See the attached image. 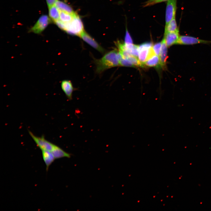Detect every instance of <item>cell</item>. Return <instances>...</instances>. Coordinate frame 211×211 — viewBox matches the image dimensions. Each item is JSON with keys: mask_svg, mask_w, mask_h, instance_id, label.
<instances>
[{"mask_svg": "<svg viewBox=\"0 0 211 211\" xmlns=\"http://www.w3.org/2000/svg\"><path fill=\"white\" fill-rule=\"evenodd\" d=\"M42 152L43 159L46 165L47 171L50 166L55 159L51 151L42 150Z\"/></svg>", "mask_w": 211, "mask_h": 211, "instance_id": "5bb4252c", "label": "cell"}, {"mask_svg": "<svg viewBox=\"0 0 211 211\" xmlns=\"http://www.w3.org/2000/svg\"><path fill=\"white\" fill-rule=\"evenodd\" d=\"M48 9L49 16L52 20L55 23L59 20L60 11L55 5L48 8Z\"/></svg>", "mask_w": 211, "mask_h": 211, "instance_id": "2e32d148", "label": "cell"}, {"mask_svg": "<svg viewBox=\"0 0 211 211\" xmlns=\"http://www.w3.org/2000/svg\"><path fill=\"white\" fill-rule=\"evenodd\" d=\"M80 37L91 47L101 53H104L105 52V50L84 30L81 34Z\"/></svg>", "mask_w": 211, "mask_h": 211, "instance_id": "52a82bcc", "label": "cell"}, {"mask_svg": "<svg viewBox=\"0 0 211 211\" xmlns=\"http://www.w3.org/2000/svg\"><path fill=\"white\" fill-rule=\"evenodd\" d=\"M161 46L159 56L161 67H164L166 65L167 58V47L164 38L161 42Z\"/></svg>", "mask_w": 211, "mask_h": 211, "instance_id": "8fae6325", "label": "cell"}, {"mask_svg": "<svg viewBox=\"0 0 211 211\" xmlns=\"http://www.w3.org/2000/svg\"><path fill=\"white\" fill-rule=\"evenodd\" d=\"M60 11L59 20L62 22L66 23L70 22L73 19L74 15Z\"/></svg>", "mask_w": 211, "mask_h": 211, "instance_id": "ac0fdd59", "label": "cell"}, {"mask_svg": "<svg viewBox=\"0 0 211 211\" xmlns=\"http://www.w3.org/2000/svg\"><path fill=\"white\" fill-rule=\"evenodd\" d=\"M51 19L47 15L41 16L37 21L29 30V32L37 34H41L51 23Z\"/></svg>", "mask_w": 211, "mask_h": 211, "instance_id": "3957f363", "label": "cell"}, {"mask_svg": "<svg viewBox=\"0 0 211 211\" xmlns=\"http://www.w3.org/2000/svg\"><path fill=\"white\" fill-rule=\"evenodd\" d=\"M51 152L55 159L64 157L69 158L71 156V154L66 152L61 148L55 144Z\"/></svg>", "mask_w": 211, "mask_h": 211, "instance_id": "7c38bea8", "label": "cell"}, {"mask_svg": "<svg viewBox=\"0 0 211 211\" xmlns=\"http://www.w3.org/2000/svg\"><path fill=\"white\" fill-rule=\"evenodd\" d=\"M179 36V29L173 32L164 33V38L168 47L176 44Z\"/></svg>", "mask_w": 211, "mask_h": 211, "instance_id": "30bf717a", "label": "cell"}, {"mask_svg": "<svg viewBox=\"0 0 211 211\" xmlns=\"http://www.w3.org/2000/svg\"><path fill=\"white\" fill-rule=\"evenodd\" d=\"M124 43L126 45L133 44L132 38L127 28H126V33Z\"/></svg>", "mask_w": 211, "mask_h": 211, "instance_id": "44dd1931", "label": "cell"}, {"mask_svg": "<svg viewBox=\"0 0 211 211\" xmlns=\"http://www.w3.org/2000/svg\"><path fill=\"white\" fill-rule=\"evenodd\" d=\"M161 46V42L157 43L153 45L152 47L155 54L159 57Z\"/></svg>", "mask_w": 211, "mask_h": 211, "instance_id": "ffe728a7", "label": "cell"}, {"mask_svg": "<svg viewBox=\"0 0 211 211\" xmlns=\"http://www.w3.org/2000/svg\"><path fill=\"white\" fill-rule=\"evenodd\" d=\"M211 41L201 40L189 36H180L176 44L192 45L198 44H210Z\"/></svg>", "mask_w": 211, "mask_h": 211, "instance_id": "5b68a950", "label": "cell"}, {"mask_svg": "<svg viewBox=\"0 0 211 211\" xmlns=\"http://www.w3.org/2000/svg\"><path fill=\"white\" fill-rule=\"evenodd\" d=\"M176 3L177 0H169L167 1L166 11L165 25L175 17Z\"/></svg>", "mask_w": 211, "mask_h": 211, "instance_id": "8992f818", "label": "cell"}, {"mask_svg": "<svg viewBox=\"0 0 211 211\" xmlns=\"http://www.w3.org/2000/svg\"><path fill=\"white\" fill-rule=\"evenodd\" d=\"M95 62L96 72L101 74L108 69L120 66L119 52L116 50H111L100 59H96Z\"/></svg>", "mask_w": 211, "mask_h": 211, "instance_id": "6da1fadb", "label": "cell"}, {"mask_svg": "<svg viewBox=\"0 0 211 211\" xmlns=\"http://www.w3.org/2000/svg\"><path fill=\"white\" fill-rule=\"evenodd\" d=\"M61 88L69 100L72 99V94L75 90L71 82L69 80H64L61 83Z\"/></svg>", "mask_w": 211, "mask_h": 211, "instance_id": "9c48e42d", "label": "cell"}, {"mask_svg": "<svg viewBox=\"0 0 211 211\" xmlns=\"http://www.w3.org/2000/svg\"><path fill=\"white\" fill-rule=\"evenodd\" d=\"M62 29L69 34L79 37L84 31L82 21L76 13L74 15L71 21L67 23H63V27Z\"/></svg>", "mask_w": 211, "mask_h": 211, "instance_id": "7a4b0ae2", "label": "cell"}, {"mask_svg": "<svg viewBox=\"0 0 211 211\" xmlns=\"http://www.w3.org/2000/svg\"><path fill=\"white\" fill-rule=\"evenodd\" d=\"M119 61L120 66L129 67H135L129 60L127 59L122 58L120 55Z\"/></svg>", "mask_w": 211, "mask_h": 211, "instance_id": "d6986e66", "label": "cell"}, {"mask_svg": "<svg viewBox=\"0 0 211 211\" xmlns=\"http://www.w3.org/2000/svg\"><path fill=\"white\" fill-rule=\"evenodd\" d=\"M145 66L148 67H159L161 66L159 57L156 55L147 59L144 63Z\"/></svg>", "mask_w": 211, "mask_h": 211, "instance_id": "9a60e30c", "label": "cell"}, {"mask_svg": "<svg viewBox=\"0 0 211 211\" xmlns=\"http://www.w3.org/2000/svg\"><path fill=\"white\" fill-rule=\"evenodd\" d=\"M153 46L150 42L144 43L139 45L138 58L141 63L144 64L147 60L150 49Z\"/></svg>", "mask_w": 211, "mask_h": 211, "instance_id": "ba28073f", "label": "cell"}, {"mask_svg": "<svg viewBox=\"0 0 211 211\" xmlns=\"http://www.w3.org/2000/svg\"><path fill=\"white\" fill-rule=\"evenodd\" d=\"M178 29L175 17L165 25L164 33L175 32Z\"/></svg>", "mask_w": 211, "mask_h": 211, "instance_id": "e0dca14e", "label": "cell"}, {"mask_svg": "<svg viewBox=\"0 0 211 211\" xmlns=\"http://www.w3.org/2000/svg\"><path fill=\"white\" fill-rule=\"evenodd\" d=\"M28 132L37 145L41 150L51 151L52 150L55 144L45 139L44 136L38 137L35 135L30 131Z\"/></svg>", "mask_w": 211, "mask_h": 211, "instance_id": "277c9868", "label": "cell"}, {"mask_svg": "<svg viewBox=\"0 0 211 211\" xmlns=\"http://www.w3.org/2000/svg\"><path fill=\"white\" fill-rule=\"evenodd\" d=\"M57 1V0H46L48 8L55 5Z\"/></svg>", "mask_w": 211, "mask_h": 211, "instance_id": "7402d4cb", "label": "cell"}, {"mask_svg": "<svg viewBox=\"0 0 211 211\" xmlns=\"http://www.w3.org/2000/svg\"><path fill=\"white\" fill-rule=\"evenodd\" d=\"M55 5L59 11L66 12L72 15L76 13L70 5L62 1L57 0Z\"/></svg>", "mask_w": 211, "mask_h": 211, "instance_id": "4fadbf2b", "label": "cell"}]
</instances>
